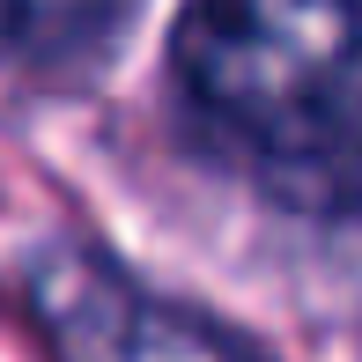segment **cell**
Returning <instances> with one entry per match:
<instances>
[{
	"instance_id": "cell-1",
	"label": "cell",
	"mask_w": 362,
	"mask_h": 362,
	"mask_svg": "<svg viewBox=\"0 0 362 362\" xmlns=\"http://www.w3.org/2000/svg\"><path fill=\"white\" fill-rule=\"evenodd\" d=\"M170 67L185 111L267 192L362 207V0H185Z\"/></svg>"
},
{
	"instance_id": "cell-2",
	"label": "cell",
	"mask_w": 362,
	"mask_h": 362,
	"mask_svg": "<svg viewBox=\"0 0 362 362\" xmlns=\"http://www.w3.org/2000/svg\"><path fill=\"white\" fill-rule=\"evenodd\" d=\"M126 0H0V52H30V59H52L89 45L96 30H111Z\"/></svg>"
}]
</instances>
